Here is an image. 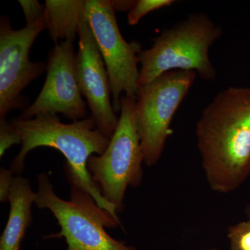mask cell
<instances>
[{"label":"cell","instance_id":"6da1fadb","mask_svg":"<svg viewBox=\"0 0 250 250\" xmlns=\"http://www.w3.org/2000/svg\"><path fill=\"white\" fill-rule=\"evenodd\" d=\"M197 149L208 187L238 188L250 174V86H230L205 108L196 125Z\"/></svg>","mask_w":250,"mask_h":250},{"label":"cell","instance_id":"7a4b0ae2","mask_svg":"<svg viewBox=\"0 0 250 250\" xmlns=\"http://www.w3.org/2000/svg\"><path fill=\"white\" fill-rule=\"evenodd\" d=\"M10 122L22 139V147L11 164L14 174L21 176L27 154L35 148L57 149L66 159L65 172L70 186L88 193L121 223L116 208L104 198L87 167L90 156L103 154L110 142L91 118L65 124L57 115L41 114L31 119L19 117Z\"/></svg>","mask_w":250,"mask_h":250},{"label":"cell","instance_id":"3957f363","mask_svg":"<svg viewBox=\"0 0 250 250\" xmlns=\"http://www.w3.org/2000/svg\"><path fill=\"white\" fill-rule=\"evenodd\" d=\"M222 32L209 16L200 13L164 29L152 39V47L138 56L141 65L139 87L172 70L194 71L202 80H215L216 71L208 52Z\"/></svg>","mask_w":250,"mask_h":250},{"label":"cell","instance_id":"277c9868","mask_svg":"<svg viewBox=\"0 0 250 250\" xmlns=\"http://www.w3.org/2000/svg\"><path fill=\"white\" fill-rule=\"evenodd\" d=\"M35 204L39 208L52 212L61 228L52 238H64L67 250H138L108 235L104 228L121 225L93 197L71 186L69 201L62 200L54 190L48 174L37 177Z\"/></svg>","mask_w":250,"mask_h":250},{"label":"cell","instance_id":"5b68a950","mask_svg":"<svg viewBox=\"0 0 250 250\" xmlns=\"http://www.w3.org/2000/svg\"><path fill=\"white\" fill-rule=\"evenodd\" d=\"M136 99L123 95L121 116L103 154L92 155L87 167L104 198L121 213L128 187L142 183L144 156L136 123Z\"/></svg>","mask_w":250,"mask_h":250},{"label":"cell","instance_id":"8992f818","mask_svg":"<svg viewBox=\"0 0 250 250\" xmlns=\"http://www.w3.org/2000/svg\"><path fill=\"white\" fill-rule=\"evenodd\" d=\"M197 75L194 71L172 70L140 87L135 115L146 165L155 166L160 160L174 114Z\"/></svg>","mask_w":250,"mask_h":250},{"label":"cell","instance_id":"52a82bcc","mask_svg":"<svg viewBox=\"0 0 250 250\" xmlns=\"http://www.w3.org/2000/svg\"><path fill=\"white\" fill-rule=\"evenodd\" d=\"M85 16L106 65L113 108L118 113L121 112L123 95L136 99L139 93L138 56L142 47L139 42L125 40L118 28L111 1L86 0Z\"/></svg>","mask_w":250,"mask_h":250},{"label":"cell","instance_id":"ba28073f","mask_svg":"<svg viewBox=\"0 0 250 250\" xmlns=\"http://www.w3.org/2000/svg\"><path fill=\"white\" fill-rule=\"evenodd\" d=\"M47 29L44 18L14 29L8 16L0 20V119L11 111L25 110L28 99L22 90L47 70V64L33 62L29 51L42 31Z\"/></svg>","mask_w":250,"mask_h":250},{"label":"cell","instance_id":"9c48e42d","mask_svg":"<svg viewBox=\"0 0 250 250\" xmlns=\"http://www.w3.org/2000/svg\"><path fill=\"white\" fill-rule=\"evenodd\" d=\"M73 42L56 44L47 55V75L41 93L20 118L31 119L41 114L62 113L72 122L85 119L86 105L82 98L76 72Z\"/></svg>","mask_w":250,"mask_h":250},{"label":"cell","instance_id":"30bf717a","mask_svg":"<svg viewBox=\"0 0 250 250\" xmlns=\"http://www.w3.org/2000/svg\"><path fill=\"white\" fill-rule=\"evenodd\" d=\"M79 49L75 54L77 82L82 96L86 99L90 118L97 127L111 139L118 123L111 102V89L107 70L85 13L78 34Z\"/></svg>","mask_w":250,"mask_h":250},{"label":"cell","instance_id":"8fae6325","mask_svg":"<svg viewBox=\"0 0 250 250\" xmlns=\"http://www.w3.org/2000/svg\"><path fill=\"white\" fill-rule=\"evenodd\" d=\"M36 192L27 179L16 176L9 197L10 210L7 223L1 238L0 250H20L21 243L32 222L31 208Z\"/></svg>","mask_w":250,"mask_h":250},{"label":"cell","instance_id":"7c38bea8","mask_svg":"<svg viewBox=\"0 0 250 250\" xmlns=\"http://www.w3.org/2000/svg\"><path fill=\"white\" fill-rule=\"evenodd\" d=\"M84 13L83 0H46L44 19L52 40L56 44L60 41L73 42Z\"/></svg>","mask_w":250,"mask_h":250},{"label":"cell","instance_id":"4fadbf2b","mask_svg":"<svg viewBox=\"0 0 250 250\" xmlns=\"http://www.w3.org/2000/svg\"><path fill=\"white\" fill-rule=\"evenodd\" d=\"M174 3V0H136L128 12V23L131 26L136 25L149 13L170 6Z\"/></svg>","mask_w":250,"mask_h":250},{"label":"cell","instance_id":"5bb4252c","mask_svg":"<svg viewBox=\"0 0 250 250\" xmlns=\"http://www.w3.org/2000/svg\"><path fill=\"white\" fill-rule=\"evenodd\" d=\"M229 250H250V220L231 225L228 229Z\"/></svg>","mask_w":250,"mask_h":250},{"label":"cell","instance_id":"9a60e30c","mask_svg":"<svg viewBox=\"0 0 250 250\" xmlns=\"http://www.w3.org/2000/svg\"><path fill=\"white\" fill-rule=\"evenodd\" d=\"M22 144V139L17 130L6 118L0 119V158L14 145Z\"/></svg>","mask_w":250,"mask_h":250},{"label":"cell","instance_id":"2e32d148","mask_svg":"<svg viewBox=\"0 0 250 250\" xmlns=\"http://www.w3.org/2000/svg\"><path fill=\"white\" fill-rule=\"evenodd\" d=\"M19 4L24 12L26 23L36 22L44 18L45 5L37 0H20Z\"/></svg>","mask_w":250,"mask_h":250},{"label":"cell","instance_id":"e0dca14e","mask_svg":"<svg viewBox=\"0 0 250 250\" xmlns=\"http://www.w3.org/2000/svg\"><path fill=\"white\" fill-rule=\"evenodd\" d=\"M14 172L10 169L1 167L0 169V201L1 203L9 202L10 191L14 180Z\"/></svg>","mask_w":250,"mask_h":250},{"label":"cell","instance_id":"ac0fdd59","mask_svg":"<svg viewBox=\"0 0 250 250\" xmlns=\"http://www.w3.org/2000/svg\"><path fill=\"white\" fill-rule=\"evenodd\" d=\"M110 1L115 11H129L134 3L132 0H113Z\"/></svg>","mask_w":250,"mask_h":250},{"label":"cell","instance_id":"d6986e66","mask_svg":"<svg viewBox=\"0 0 250 250\" xmlns=\"http://www.w3.org/2000/svg\"><path fill=\"white\" fill-rule=\"evenodd\" d=\"M246 213L247 217H248V219H250V204L248 206V207H247Z\"/></svg>","mask_w":250,"mask_h":250},{"label":"cell","instance_id":"ffe728a7","mask_svg":"<svg viewBox=\"0 0 250 250\" xmlns=\"http://www.w3.org/2000/svg\"><path fill=\"white\" fill-rule=\"evenodd\" d=\"M200 250H220L218 249H217V248H202V249Z\"/></svg>","mask_w":250,"mask_h":250}]
</instances>
